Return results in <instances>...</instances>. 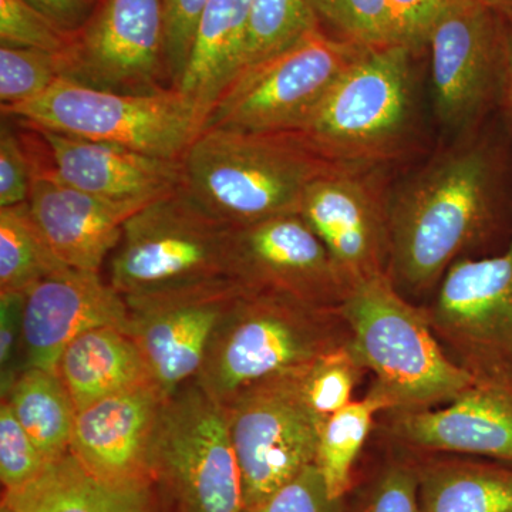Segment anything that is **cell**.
Instances as JSON below:
<instances>
[{"mask_svg": "<svg viewBox=\"0 0 512 512\" xmlns=\"http://www.w3.org/2000/svg\"><path fill=\"white\" fill-rule=\"evenodd\" d=\"M497 161L464 138L389 195V278L413 302L436 291L450 266L483 241L497 210Z\"/></svg>", "mask_w": 512, "mask_h": 512, "instance_id": "obj_1", "label": "cell"}, {"mask_svg": "<svg viewBox=\"0 0 512 512\" xmlns=\"http://www.w3.org/2000/svg\"><path fill=\"white\" fill-rule=\"evenodd\" d=\"M180 187L208 214L241 228L299 214L306 188L336 165L298 133L208 127L180 160Z\"/></svg>", "mask_w": 512, "mask_h": 512, "instance_id": "obj_2", "label": "cell"}, {"mask_svg": "<svg viewBox=\"0 0 512 512\" xmlns=\"http://www.w3.org/2000/svg\"><path fill=\"white\" fill-rule=\"evenodd\" d=\"M349 340L339 309L244 289L218 323L195 382L225 407L255 384L302 372Z\"/></svg>", "mask_w": 512, "mask_h": 512, "instance_id": "obj_3", "label": "cell"}, {"mask_svg": "<svg viewBox=\"0 0 512 512\" xmlns=\"http://www.w3.org/2000/svg\"><path fill=\"white\" fill-rule=\"evenodd\" d=\"M339 311L353 355L375 376L370 392L389 403V412L444 406L477 382L447 355L423 308L389 276L353 285Z\"/></svg>", "mask_w": 512, "mask_h": 512, "instance_id": "obj_4", "label": "cell"}, {"mask_svg": "<svg viewBox=\"0 0 512 512\" xmlns=\"http://www.w3.org/2000/svg\"><path fill=\"white\" fill-rule=\"evenodd\" d=\"M234 238L235 227L178 187L128 218L107 261V282L128 306L235 282Z\"/></svg>", "mask_w": 512, "mask_h": 512, "instance_id": "obj_5", "label": "cell"}, {"mask_svg": "<svg viewBox=\"0 0 512 512\" xmlns=\"http://www.w3.org/2000/svg\"><path fill=\"white\" fill-rule=\"evenodd\" d=\"M413 53L402 43L366 49L295 133L342 167L380 168L402 156L417 124Z\"/></svg>", "mask_w": 512, "mask_h": 512, "instance_id": "obj_6", "label": "cell"}, {"mask_svg": "<svg viewBox=\"0 0 512 512\" xmlns=\"http://www.w3.org/2000/svg\"><path fill=\"white\" fill-rule=\"evenodd\" d=\"M2 114L26 126L173 161L183 158L205 126L201 111L178 89L120 93L67 79L36 99L2 107Z\"/></svg>", "mask_w": 512, "mask_h": 512, "instance_id": "obj_7", "label": "cell"}, {"mask_svg": "<svg viewBox=\"0 0 512 512\" xmlns=\"http://www.w3.org/2000/svg\"><path fill=\"white\" fill-rule=\"evenodd\" d=\"M366 49L322 28L313 30L284 52L239 74L204 128L295 133Z\"/></svg>", "mask_w": 512, "mask_h": 512, "instance_id": "obj_8", "label": "cell"}, {"mask_svg": "<svg viewBox=\"0 0 512 512\" xmlns=\"http://www.w3.org/2000/svg\"><path fill=\"white\" fill-rule=\"evenodd\" d=\"M153 468L178 512H244L227 410L195 380L165 399Z\"/></svg>", "mask_w": 512, "mask_h": 512, "instance_id": "obj_9", "label": "cell"}, {"mask_svg": "<svg viewBox=\"0 0 512 512\" xmlns=\"http://www.w3.org/2000/svg\"><path fill=\"white\" fill-rule=\"evenodd\" d=\"M302 372L255 384L225 406L241 471L244 512L315 464L325 421L306 400Z\"/></svg>", "mask_w": 512, "mask_h": 512, "instance_id": "obj_10", "label": "cell"}, {"mask_svg": "<svg viewBox=\"0 0 512 512\" xmlns=\"http://www.w3.org/2000/svg\"><path fill=\"white\" fill-rule=\"evenodd\" d=\"M421 308L458 366L477 380L512 383V241L504 254L458 259Z\"/></svg>", "mask_w": 512, "mask_h": 512, "instance_id": "obj_11", "label": "cell"}, {"mask_svg": "<svg viewBox=\"0 0 512 512\" xmlns=\"http://www.w3.org/2000/svg\"><path fill=\"white\" fill-rule=\"evenodd\" d=\"M62 79L120 93L173 89L165 59L164 0H99L60 55Z\"/></svg>", "mask_w": 512, "mask_h": 512, "instance_id": "obj_12", "label": "cell"}, {"mask_svg": "<svg viewBox=\"0 0 512 512\" xmlns=\"http://www.w3.org/2000/svg\"><path fill=\"white\" fill-rule=\"evenodd\" d=\"M377 170L333 168L309 184L299 208L350 286L389 274L390 194Z\"/></svg>", "mask_w": 512, "mask_h": 512, "instance_id": "obj_13", "label": "cell"}, {"mask_svg": "<svg viewBox=\"0 0 512 512\" xmlns=\"http://www.w3.org/2000/svg\"><path fill=\"white\" fill-rule=\"evenodd\" d=\"M426 45L437 119L448 131L470 133L500 87L497 10L484 0L453 10L434 25Z\"/></svg>", "mask_w": 512, "mask_h": 512, "instance_id": "obj_14", "label": "cell"}, {"mask_svg": "<svg viewBox=\"0 0 512 512\" xmlns=\"http://www.w3.org/2000/svg\"><path fill=\"white\" fill-rule=\"evenodd\" d=\"M232 276L247 291L279 293L326 309H339L352 288L299 214L235 228Z\"/></svg>", "mask_w": 512, "mask_h": 512, "instance_id": "obj_15", "label": "cell"}, {"mask_svg": "<svg viewBox=\"0 0 512 512\" xmlns=\"http://www.w3.org/2000/svg\"><path fill=\"white\" fill-rule=\"evenodd\" d=\"M242 291L225 282L128 306L126 333L165 399L197 379L218 323Z\"/></svg>", "mask_w": 512, "mask_h": 512, "instance_id": "obj_16", "label": "cell"}, {"mask_svg": "<svg viewBox=\"0 0 512 512\" xmlns=\"http://www.w3.org/2000/svg\"><path fill=\"white\" fill-rule=\"evenodd\" d=\"M383 414L384 436L410 453L512 464V383L477 380L444 406Z\"/></svg>", "mask_w": 512, "mask_h": 512, "instance_id": "obj_17", "label": "cell"}, {"mask_svg": "<svg viewBox=\"0 0 512 512\" xmlns=\"http://www.w3.org/2000/svg\"><path fill=\"white\" fill-rule=\"evenodd\" d=\"M164 402L148 383L90 404L76 414L70 453L107 483L147 485Z\"/></svg>", "mask_w": 512, "mask_h": 512, "instance_id": "obj_18", "label": "cell"}, {"mask_svg": "<svg viewBox=\"0 0 512 512\" xmlns=\"http://www.w3.org/2000/svg\"><path fill=\"white\" fill-rule=\"evenodd\" d=\"M130 309L100 274L70 271L50 276L26 292L23 370L57 373L60 357L77 336L94 328L126 332Z\"/></svg>", "mask_w": 512, "mask_h": 512, "instance_id": "obj_19", "label": "cell"}, {"mask_svg": "<svg viewBox=\"0 0 512 512\" xmlns=\"http://www.w3.org/2000/svg\"><path fill=\"white\" fill-rule=\"evenodd\" d=\"M28 207L63 264L100 274L119 245L124 224L146 205L104 200L63 183L52 167H36Z\"/></svg>", "mask_w": 512, "mask_h": 512, "instance_id": "obj_20", "label": "cell"}, {"mask_svg": "<svg viewBox=\"0 0 512 512\" xmlns=\"http://www.w3.org/2000/svg\"><path fill=\"white\" fill-rule=\"evenodd\" d=\"M32 128L45 141L53 174L87 194L104 200L148 205L180 187V161Z\"/></svg>", "mask_w": 512, "mask_h": 512, "instance_id": "obj_21", "label": "cell"}, {"mask_svg": "<svg viewBox=\"0 0 512 512\" xmlns=\"http://www.w3.org/2000/svg\"><path fill=\"white\" fill-rule=\"evenodd\" d=\"M251 0H207L180 86L207 123L222 94L244 69Z\"/></svg>", "mask_w": 512, "mask_h": 512, "instance_id": "obj_22", "label": "cell"}, {"mask_svg": "<svg viewBox=\"0 0 512 512\" xmlns=\"http://www.w3.org/2000/svg\"><path fill=\"white\" fill-rule=\"evenodd\" d=\"M57 375L77 412L113 394L153 383L134 340L111 326L77 336L60 357Z\"/></svg>", "mask_w": 512, "mask_h": 512, "instance_id": "obj_23", "label": "cell"}, {"mask_svg": "<svg viewBox=\"0 0 512 512\" xmlns=\"http://www.w3.org/2000/svg\"><path fill=\"white\" fill-rule=\"evenodd\" d=\"M3 503L15 512H151L147 485L100 480L70 451L25 487L6 491Z\"/></svg>", "mask_w": 512, "mask_h": 512, "instance_id": "obj_24", "label": "cell"}, {"mask_svg": "<svg viewBox=\"0 0 512 512\" xmlns=\"http://www.w3.org/2000/svg\"><path fill=\"white\" fill-rule=\"evenodd\" d=\"M412 454L423 512H512V464Z\"/></svg>", "mask_w": 512, "mask_h": 512, "instance_id": "obj_25", "label": "cell"}, {"mask_svg": "<svg viewBox=\"0 0 512 512\" xmlns=\"http://www.w3.org/2000/svg\"><path fill=\"white\" fill-rule=\"evenodd\" d=\"M2 400L9 404L47 463L69 453L77 410L57 373L23 370Z\"/></svg>", "mask_w": 512, "mask_h": 512, "instance_id": "obj_26", "label": "cell"}, {"mask_svg": "<svg viewBox=\"0 0 512 512\" xmlns=\"http://www.w3.org/2000/svg\"><path fill=\"white\" fill-rule=\"evenodd\" d=\"M389 410V403L369 390L362 400H353L323 423L315 464L330 497L345 500L352 490L356 461L376 416Z\"/></svg>", "mask_w": 512, "mask_h": 512, "instance_id": "obj_27", "label": "cell"}, {"mask_svg": "<svg viewBox=\"0 0 512 512\" xmlns=\"http://www.w3.org/2000/svg\"><path fill=\"white\" fill-rule=\"evenodd\" d=\"M70 269L47 244L28 202L0 208V293H26L43 279Z\"/></svg>", "mask_w": 512, "mask_h": 512, "instance_id": "obj_28", "label": "cell"}, {"mask_svg": "<svg viewBox=\"0 0 512 512\" xmlns=\"http://www.w3.org/2000/svg\"><path fill=\"white\" fill-rule=\"evenodd\" d=\"M318 28L308 0H251L247 55L242 72L284 52Z\"/></svg>", "mask_w": 512, "mask_h": 512, "instance_id": "obj_29", "label": "cell"}, {"mask_svg": "<svg viewBox=\"0 0 512 512\" xmlns=\"http://www.w3.org/2000/svg\"><path fill=\"white\" fill-rule=\"evenodd\" d=\"M313 15L339 39L356 45H396L397 33L389 0H308Z\"/></svg>", "mask_w": 512, "mask_h": 512, "instance_id": "obj_30", "label": "cell"}, {"mask_svg": "<svg viewBox=\"0 0 512 512\" xmlns=\"http://www.w3.org/2000/svg\"><path fill=\"white\" fill-rule=\"evenodd\" d=\"M366 373L348 343L320 356L303 370V393L313 412L326 421L353 402L357 383Z\"/></svg>", "mask_w": 512, "mask_h": 512, "instance_id": "obj_31", "label": "cell"}, {"mask_svg": "<svg viewBox=\"0 0 512 512\" xmlns=\"http://www.w3.org/2000/svg\"><path fill=\"white\" fill-rule=\"evenodd\" d=\"M60 79V55L29 47L0 46V106L36 99Z\"/></svg>", "mask_w": 512, "mask_h": 512, "instance_id": "obj_32", "label": "cell"}, {"mask_svg": "<svg viewBox=\"0 0 512 512\" xmlns=\"http://www.w3.org/2000/svg\"><path fill=\"white\" fill-rule=\"evenodd\" d=\"M396 448L399 453L377 470L357 498L353 512H423L416 458L410 451Z\"/></svg>", "mask_w": 512, "mask_h": 512, "instance_id": "obj_33", "label": "cell"}, {"mask_svg": "<svg viewBox=\"0 0 512 512\" xmlns=\"http://www.w3.org/2000/svg\"><path fill=\"white\" fill-rule=\"evenodd\" d=\"M74 32L63 29L25 0H0V42L62 55Z\"/></svg>", "mask_w": 512, "mask_h": 512, "instance_id": "obj_34", "label": "cell"}, {"mask_svg": "<svg viewBox=\"0 0 512 512\" xmlns=\"http://www.w3.org/2000/svg\"><path fill=\"white\" fill-rule=\"evenodd\" d=\"M47 461L16 419L9 404L0 406V478L6 491H15L35 480Z\"/></svg>", "mask_w": 512, "mask_h": 512, "instance_id": "obj_35", "label": "cell"}, {"mask_svg": "<svg viewBox=\"0 0 512 512\" xmlns=\"http://www.w3.org/2000/svg\"><path fill=\"white\" fill-rule=\"evenodd\" d=\"M33 165L28 137L3 123L0 131V208L26 204L32 188Z\"/></svg>", "mask_w": 512, "mask_h": 512, "instance_id": "obj_36", "label": "cell"}, {"mask_svg": "<svg viewBox=\"0 0 512 512\" xmlns=\"http://www.w3.org/2000/svg\"><path fill=\"white\" fill-rule=\"evenodd\" d=\"M245 512H345V500L330 497L319 468L312 464L264 503Z\"/></svg>", "mask_w": 512, "mask_h": 512, "instance_id": "obj_37", "label": "cell"}, {"mask_svg": "<svg viewBox=\"0 0 512 512\" xmlns=\"http://www.w3.org/2000/svg\"><path fill=\"white\" fill-rule=\"evenodd\" d=\"M205 3L207 0H164L165 59L173 89H177L183 79Z\"/></svg>", "mask_w": 512, "mask_h": 512, "instance_id": "obj_38", "label": "cell"}, {"mask_svg": "<svg viewBox=\"0 0 512 512\" xmlns=\"http://www.w3.org/2000/svg\"><path fill=\"white\" fill-rule=\"evenodd\" d=\"M396 23L397 42L416 52L426 45L431 29L440 19L478 0H389Z\"/></svg>", "mask_w": 512, "mask_h": 512, "instance_id": "obj_39", "label": "cell"}, {"mask_svg": "<svg viewBox=\"0 0 512 512\" xmlns=\"http://www.w3.org/2000/svg\"><path fill=\"white\" fill-rule=\"evenodd\" d=\"M26 293H0V393L6 396L23 372Z\"/></svg>", "mask_w": 512, "mask_h": 512, "instance_id": "obj_40", "label": "cell"}, {"mask_svg": "<svg viewBox=\"0 0 512 512\" xmlns=\"http://www.w3.org/2000/svg\"><path fill=\"white\" fill-rule=\"evenodd\" d=\"M30 6L69 32H77L92 15L90 0H25Z\"/></svg>", "mask_w": 512, "mask_h": 512, "instance_id": "obj_41", "label": "cell"}, {"mask_svg": "<svg viewBox=\"0 0 512 512\" xmlns=\"http://www.w3.org/2000/svg\"><path fill=\"white\" fill-rule=\"evenodd\" d=\"M505 20L501 22V70L500 96L505 119L512 131V12H505Z\"/></svg>", "mask_w": 512, "mask_h": 512, "instance_id": "obj_42", "label": "cell"}, {"mask_svg": "<svg viewBox=\"0 0 512 512\" xmlns=\"http://www.w3.org/2000/svg\"><path fill=\"white\" fill-rule=\"evenodd\" d=\"M484 2L495 10H503V12H512V0H484Z\"/></svg>", "mask_w": 512, "mask_h": 512, "instance_id": "obj_43", "label": "cell"}, {"mask_svg": "<svg viewBox=\"0 0 512 512\" xmlns=\"http://www.w3.org/2000/svg\"><path fill=\"white\" fill-rule=\"evenodd\" d=\"M0 512H15L12 508L9 507L8 504L2 503V508H0Z\"/></svg>", "mask_w": 512, "mask_h": 512, "instance_id": "obj_44", "label": "cell"}, {"mask_svg": "<svg viewBox=\"0 0 512 512\" xmlns=\"http://www.w3.org/2000/svg\"><path fill=\"white\" fill-rule=\"evenodd\" d=\"M90 2H92V3H93V5H94V6H96V5H97V3H99V0H90Z\"/></svg>", "mask_w": 512, "mask_h": 512, "instance_id": "obj_45", "label": "cell"}]
</instances>
